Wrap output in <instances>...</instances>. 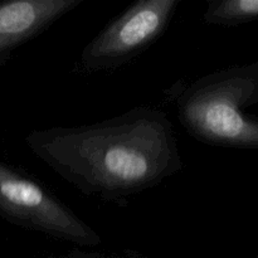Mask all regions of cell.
I'll list each match as a JSON object with an SVG mask.
<instances>
[{
	"instance_id": "1",
	"label": "cell",
	"mask_w": 258,
	"mask_h": 258,
	"mask_svg": "<svg viewBox=\"0 0 258 258\" xmlns=\"http://www.w3.org/2000/svg\"><path fill=\"white\" fill-rule=\"evenodd\" d=\"M25 144L81 193L117 206L184 165L170 118L150 106L91 125L34 130Z\"/></svg>"
},
{
	"instance_id": "2",
	"label": "cell",
	"mask_w": 258,
	"mask_h": 258,
	"mask_svg": "<svg viewBox=\"0 0 258 258\" xmlns=\"http://www.w3.org/2000/svg\"><path fill=\"white\" fill-rule=\"evenodd\" d=\"M258 62L203 76L176 97L180 125L196 140L239 150L258 149Z\"/></svg>"
},
{
	"instance_id": "3",
	"label": "cell",
	"mask_w": 258,
	"mask_h": 258,
	"mask_svg": "<svg viewBox=\"0 0 258 258\" xmlns=\"http://www.w3.org/2000/svg\"><path fill=\"white\" fill-rule=\"evenodd\" d=\"M0 216L17 226L95 248L102 243L97 231L28 174L0 161Z\"/></svg>"
},
{
	"instance_id": "4",
	"label": "cell",
	"mask_w": 258,
	"mask_h": 258,
	"mask_svg": "<svg viewBox=\"0 0 258 258\" xmlns=\"http://www.w3.org/2000/svg\"><path fill=\"white\" fill-rule=\"evenodd\" d=\"M179 3L180 0L134 3L83 48L75 72H111L130 63L165 33Z\"/></svg>"
},
{
	"instance_id": "5",
	"label": "cell",
	"mask_w": 258,
	"mask_h": 258,
	"mask_svg": "<svg viewBox=\"0 0 258 258\" xmlns=\"http://www.w3.org/2000/svg\"><path fill=\"white\" fill-rule=\"evenodd\" d=\"M83 0H13L0 4V67Z\"/></svg>"
},
{
	"instance_id": "6",
	"label": "cell",
	"mask_w": 258,
	"mask_h": 258,
	"mask_svg": "<svg viewBox=\"0 0 258 258\" xmlns=\"http://www.w3.org/2000/svg\"><path fill=\"white\" fill-rule=\"evenodd\" d=\"M258 17V0H212L204 12V23L211 25H238Z\"/></svg>"
},
{
	"instance_id": "7",
	"label": "cell",
	"mask_w": 258,
	"mask_h": 258,
	"mask_svg": "<svg viewBox=\"0 0 258 258\" xmlns=\"http://www.w3.org/2000/svg\"><path fill=\"white\" fill-rule=\"evenodd\" d=\"M63 258H144L128 249L123 251H86L83 248L70 249Z\"/></svg>"
},
{
	"instance_id": "8",
	"label": "cell",
	"mask_w": 258,
	"mask_h": 258,
	"mask_svg": "<svg viewBox=\"0 0 258 258\" xmlns=\"http://www.w3.org/2000/svg\"><path fill=\"white\" fill-rule=\"evenodd\" d=\"M45 258H63V257H55V256H48V257H45Z\"/></svg>"
},
{
	"instance_id": "9",
	"label": "cell",
	"mask_w": 258,
	"mask_h": 258,
	"mask_svg": "<svg viewBox=\"0 0 258 258\" xmlns=\"http://www.w3.org/2000/svg\"><path fill=\"white\" fill-rule=\"evenodd\" d=\"M253 258H257V257H253Z\"/></svg>"
}]
</instances>
